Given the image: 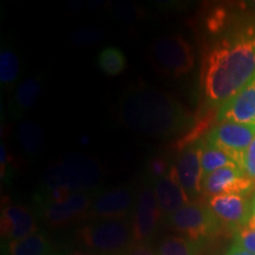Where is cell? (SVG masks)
<instances>
[{
	"label": "cell",
	"mask_w": 255,
	"mask_h": 255,
	"mask_svg": "<svg viewBox=\"0 0 255 255\" xmlns=\"http://www.w3.org/2000/svg\"><path fill=\"white\" fill-rule=\"evenodd\" d=\"M255 76V24L235 28L206 53L201 85L206 101L220 107Z\"/></svg>",
	"instance_id": "cell-1"
},
{
	"label": "cell",
	"mask_w": 255,
	"mask_h": 255,
	"mask_svg": "<svg viewBox=\"0 0 255 255\" xmlns=\"http://www.w3.org/2000/svg\"><path fill=\"white\" fill-rule=\"evenodd\" d=\"M119 122L130 131L151 138H168L194 123L186 107L168 92L148 87L129 89L117 103Z\"/></svg>",
	"instance_id": "cell-2"
},
{
	"label": "cell",
	"mask_w": 255,
	"mask_h": 255,
	"mask_svg": "<svg viewBox=\"0 0 255 255\" xmlns=\"http://www.w3.org/2000/svg\"><path fill=\"white\" fill-rule=\"evenodd\" d=\"M102 182V171L97 161L90 156L70 154L52 164L43 176L41 202H57L70 194H90Z\"/></svg>",
	"instance_id": "cell-3"
},
{
	"label": "cell",
	"mask_w": 255,
	"mask_h": 255,
	"mask_svg": "<svg viewBox=\"0 0 255 255\" xmlns=\"http://www.w3.org/2000/svg\"><path fill=\"white\" fill-rule=\"evenodd\" d=\"M78 241L98 254H116L133 241L131 225L126 220H96L83 225L77 232Z\"/></svg>",
	"instance_id": "cell-4"
},
{
	"label": "cell",
	"mask_w": 255,
	"mask_h": 255,
	"mask_svg": "<svg viewBox=\"0 0 255 255\" xmlns=\"http://www.w3.org/2000/svg\"><path fill=\"white\" fill-rule=\"evenodd\" d=\"M149 57L158 72L176 78L190 72L195 63L193 47L181 34L158 38L152 43Z\"/></svg>",
	"instance_id": "cell-5"
},
{
	"label": "cell",
	"mask_w": 255,
	"mask_h": 255,
	"mask_svg": "<svg viewBox=\"0 0 255 255\" xmlns=\"http://www.w3.org/2000/svg\"><path fill=\"white\" fill-rule=\"evenodd\" d=\"M169 227L184 235V238L202 244L220 231L221 223L213 214L208 205L190 202L167 216Z\"/></svg>",
	"instance_id": "cell-6"
},
{
	"label": "cell",
	"mask_w": 255,
	"mask_h": 255,
	"mask_svg": "<svg viewBox=\"0 0 255 255\" xmlns=\"http://www.w3.org/2000/svg\"><path fill=\"white\" fill-rule=\"evenodd\" d=\"M205 138L210 144L227 152L240 167L242 156L255 138V126L220 122L209 130Z\"/></svg>",
	"instance_id": "cell-7"
},
{
	"label": "cell",
	"mask_w": 255,
	"mask_h": 255,
	"mask_svg": "<svg viewBox=\"0 0 255 255\" xmlns=\"http://www.w3.org/2000/svg\"><path fill=\"white\" fill-rule=\"evenodd\" d=\"M137 199L130 187H114L101 191L92 199L88 218L124 220L135 208Z\"/></svg>",
	"instance_id": "cell-8"
},
{
	"label": "cell",
	"mask_w": 255,
	"mask_h": 255,
	"mask_svg": "<svg viewBox=\"0 0 255 255\" xmlns=\"http://www.w3.org/2000/svg\"><path fill=\"white\" fill-rule=\"evenodd\" d=\"M202 194L212 197L218 195L248 196L255 190V184L239 167H226L213 171L202 178Z\"/></svg>",
	"instance_id": "cell-9"
},
{
	"label": "cell",
	"mask_w": 255,
	"mask_h": 255,
	"mask_svg": "<svg viewBox=\"0 0 255 255\" xmlns=\"http://www.w3.org/2000/svg\"><path fill=\"white\" fill-rule=\"evenodd\" d=\"M162 218L164 216L156 200L154 190L144 187L138 194L131 223L133 241L137 244H146L154 237Z\"/></svg>",
	"instance_id": "cell-10"
},
{
	"label": "cell",
	"mask_w": 255,
	"mask_h": 255,
	"mask_svg": "<svg viewBox=\"0 0 255 255\" xmlns=\"http://www.w3.org/2000/svg\"><path fill=\"white\" fill-rule=\"evenodd\" d=\"M91 203L92 199L89 194L75 193L57 202L40 203V212L49 225L64 226L88 219Z\"/></svg>",
	"instance_id": "cell-11"
},
{
	"label": "cell",
	"mask_w": 255,
	"mask_h": 255,
	"mask_svg": "<svg viewBox=\"0 0 255 255\" xmlns=\"http://www.w3.org/2000/svg\"><path fill=\"white\" fill-rule=\"evenodd\" d=\"M208 207L221 225L237 233L247 226L251 199L244 195H218L208 200Z\"/></svg>",
	"instance_id": "cell-12"
},
{
	"label": "cell",
	"mask_w": 255,
	"mask_h": 255,
	"mask_svg": "<svg viewBox=\"0 0 255 255\" xmlns=\"http://www.w3.org/2000/svg\"><path fill=\"white\" fill-rule=\"evenodd\" d=\"M218 122H234L255 126V76L237 94L218 108Z\"/></svg>",
	"instance_id": "cell-13"
},
{
	"label": "cell",
	"mask_w": 255,
	"mask_h": 255,
	"mask_svg": "<svg viewBox=\"0 0 255 255\" xmlns=\"http://www.w3.org/2000/svg\"><path fill=\"white\" fill-rule=\"evenodd\" d=\"M175 170L181 187L186 191L190 202H195L202 194V168L200 159L199 142L181 149Z\"/></svg>",
	"instance_id": "cell-14"
},
{
	"label": "cell",
	"mask_w": 255,
	"mask_h": 255,
	"mask_svg": "<svg viewBox=\"0 0 255 255\" xmlns=\"http://www.w3.org/2000/svg\"><path fill=\"white\" fill-rule=\"evenodd\" d=\"M37 223L27 208L19 205H6L1 210L0 231L7 241L20 240L37 233Z\"/></svg>",
	"instance_id": "cell-15"
},
{
	"label": "cell",
	"mask_w": 255,
	"mask_h": 255,
	"mask_svg": "<svg viewBox=\"0 0 255 255\" xmlns=\"http://www.w3.org/2000/svg\"><path fill=\"white\" fill-rule=\"evenodd\" d=\"M152 190L164 218L190 203L189 197L178 182L175 165L171 167L170 171L165 176L155 181Z\"/></svg>",
	"instance_id": "cell-16"
},
{
	"label": "cell",
	"mask_w": 255,
	"mask_h": 255,
	"mask_svg": "<svg viewBox=\"0 0 255 255\" xmlns=\"http://www.w3.org/2000/svg\"><path fill=\"white\" fill-rule=\"evenodd\" d=\"M199 144L202 178L213 171L219 170V169L226 167H239L234 158L231 157L227 152L219 149L218 146L210 144L208 141H206V138L200 139Z\"/></svg>",
	"instance_id": "cell-17"
},
{
	"label": "cell",
	"mask_w": 255,
	"mask_h": 255,
	"mask_svg": "<svg viewBox=\"0 0 255 255\" xmlns=\"http://www.w3.org/2000/svg\"><path fill=\"white\" fill-rule=\"evenodd\" d=\"M43 81L39 77H31L25 79L15 89L13 96V110L15 114L23 115L33 108L39 100Z\"/></svg>",
	"instance_id": "cell-18"
},
{
	"label": "cell",
	"mask_w": 255,
	"mask_h": 255,
	"mask_svg": "<svg viewBox=\"0 0 255 255\" xmlns=\"http://www.w3.org/2000/svg\"><path fill=\"white\" fill-rule=\"evenodd\" d=\"M51 244L46 235L37 232L20 240L7 241L6 255H46L51 252Z\"/></svg>",
	"instance_id": "cell-19"
},
{
	"label": "cell",
	"mask_w": 255,
	"mask_h": 255,
	"mask_svg": "<svg viewBox=\"0 0 255 255\" xmlns=\"http://www.w3.org/2000/svg\"><path fill=\"white\" fill-rule=\"evenodd\" d=\"M18 139L26 154L36 155L44 145L43 130L33 121H24L18 128Z\"/></svg>",
	"instance_id": "cell-20"
},
{
	"label": "cell",
	"mask_w": 255,
	"mask_h": 255,
	"mask_svg": "<svg viewBox=\"0 0 255 255\" xmlns=\"http://www.w3.org/2000/svg\"><path fill=\"white\" fill-rule=\"evenodd\" d=\"M202 244L178 235H171L162 240L158 255H199Z\"/></svg>",
	"instance_id": "cell-21"
},
{
	"label": "cell",
	"mask_w": 255,
	"mask_h": 255,
	"mask_svg": "<svg viewBox=\"0 0 255 255\" xmlns=\"http://www.w3.org/2000/svg\"><path fill=\"white\" fill-rule=\"evenodd\" d=\"M98 68L108 76H117L126 68V57L117 47H105L97 58Z\"/></svg>",
	"instance_id": "cell-22"
},
{
	"label": "cell",
	"mask_w": 255,
	"mask_h": 255,
	"mask_svg": "<svg viewBox=\"0 0 255 255\" xmlns=\"http://www.w3.org/2000/svg\"><path fill=\"white\" fill-rule=\"evenodd\" d=\"M20 72L19 59L13 51L6 49L0 53V81L2 84L9 85L18 79Z\"/></svg>",
	"instance_id": "cell-23"
},
{
	"label": "cell",
	"mask_w": 255,
	"mask_h": 255,
	"mask_svg": "<svg viewBox=\"0 0 255 255\" xmlns=\"http://www.w3.org/2000/svg\"><path fill=\"white\" fill-rule=\"evenodd\" d=\"M103 37V31L97 26H84L78 28L72 34V41L77 45H91L100 41Z\"/></svg>",
	"instance_id": "cell-24"
},
{
	"label": "cell",
	"mask_w": 255,
	"mask_h": 255,
	"mask_svg": "<svg viewBox=\"0 0 255 255\" xmlns=\"http://www.w3.org/2000/svg\"><path fill=\"white\" fill-rule=\"evenodd\" d=\"M240 168L244 174L255 184V138L242 156Z\"/></svg>",
	"instance_id": "cell-25"
},
{
	"label": "cell",
	"mask_w": 255,
	"mask_h": 255,
	"mask_svg": "<svg viewBox=\"0 0 255 255\" xmlns=\"http://www.w3.org/2000/svg\"><path fill=\"white\" fill-rule=\"evenodd\" d=\"M234 244L255 254V229L242 228L234 235Z\"/></svg>",
	"instance_id": "cell-26"
},
{
	"label": "cell",
	"mask_w": 255,
	"mask_h": 255,
	"mask_svg": "<svg viewBox=\"0 0 255 255\" xmlns=\"http://www.w3.org/2000/svg\"><path fill=\"white\" fill-rule=\"evenodd\" d=\"M170 169L171 167H169L167 161L163 158H154L149 163V171H150L151 176L155 177L156 180L165 176L170 171Z\"/></svg>",
	"instance_id": "cell-27"
},
{
	"label": "cell",
	"mask_w": 255,
	"mask_h": 255,
	"mask_svg": "<svg viewBox=\"0 0 255 255\" xmlns=\"http://www.w3.org/2000/svg\"><path fill=\"white\" fill-rule=\"evenodd\" d=\"M126 255H158L146 244H136L127 252Z\"/></svg>",
	"instance_id": "cell-28"
},
{
	"label": "cell",
	"mask_w": 255,
	"mask_h": 255,
	"mask_svg": "<svg viewBox=\"0 0 255 255\" xmlns=\"http://www.w3.org/2000/svg\"><path fill=\"white\" fill-rule=\"evenodd\" d=\"M225 255H255V254L246 251L245 248L238 246V245L233 244L232 246L228 248V251L226 252Z\"/></svg>",
	"instance_id": "cell-29"
},
{
	"label": "cell",
	"mask_w": 255,
	"mask_h": 255,
	"mask_svg": "<svg viewBox=\"0 0 255 255\" xmlns=\"http://www.w3.org/2000/svg\"><path fill=\"white\" fill-rule=\"evenodd\" d=\"M246 228L255 229V190L253 191V195L251 197V216Z\"/></svg>",
	"instance_id": "cell-30"
},
{
	"label": "cell",
	"mask_w": 255,
	"mask_h": 255,
	"mask_svg": "<svg viewBox=\"0 0 255 255\" xmlns=\"http://www.w3.org/2000/svg\"><path fill=\"white\" fill-rule=\"evenodd\" d=\"M68 255H95L92 253H85V252H82V251H73L71 253H69Z\"/></svg>",
	"instance_id": "cell-31"
},
{
	"label": "cell",
	"mask_w": 255,
	"mask_h": 255,
	"mask_svg": "<svg viewBox=\"0 0 255 255\" xmlns=\"http://www.w3.org/2000/svg\"><path fill=\"white\" fill-rule=\"evenodd\" d=\"M46 255H63V253H60V252H57V251H51Z\"/></svg>",
	"instance_id": "cell-32"
},
{
	"label": "cell",
	"mask_w": 255,
	"mask_h": 255,
	"mask_svg": "<svg viewBox=\"0 0 255 255\" xmlns=\"http://www.w3.org/2000/svg\"><path fill=\"white\" fill-rule=\"evenodd\" d=\"M251 6L255 9V1H252V2H251Z\"/></svg>",
	"instance_id": "cell-33"
}]
</instances>
